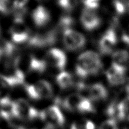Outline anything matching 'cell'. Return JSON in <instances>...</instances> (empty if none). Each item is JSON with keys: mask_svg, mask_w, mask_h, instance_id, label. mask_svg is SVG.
<instances>
[{"mask_svg": "<svg viewBox=\"0 0 129 129\" xmlns=\"http://www.w3.org/2000/svg\"><path fill=\"white\" fill-rule=\"evenodd\" d=\"M104 64L100 55L94 51L82 52L76 58L75 72L79 78L87 79L101 72Z\"/></svg>", "mask_w": 129, "mask_h": 129, "instance_id": "obj_1", "label": "cell"}, {"mask_svg": "<svg viewBox=\"0 0 129 129\" xmlns=\"http://www.w3.org/2000/svg\"><path fill=\"white\" fill-rule=\"evenodd\" d=\"M62 105L64 109L70 112L93 113L96 110L92 101L81 93H72L68 95L62 100Z\"/></svg>", "mask_w": 129, "mask_h": 129, "instance_id": "obj_2", "label": "cell"}, {"mask_svg": "<svg viewBox=\"0 0 129 129\" xmlns=\"http://www.w3.org/2000/svg\"><path fill=\"white\" fill-rule=\"evenodd\" d=\"M26 92L34 100L47 99L53 95V89L50 83L46 80H40L35 84L26 85Z\"/></svg>", "mask_w": 129, "mask_h": 129, "instance_id": "obj_3", "label": "cell"}, {"mask_svg": "<svg viewBox=\"0 0 129 129\" xmlns=\"http://www.w3.org/2000/svg\"><path fill=\"white\" fill-rule=\"evenodd\" d=\"M62 42L66 49L76 51L84 48L87 40L83 34L72 28H68L63 30Z\"/></svg>", "mask_w": 129, "mask_h": 129, "instance_id": "obj_4", "label": "cell"}, {"mask_svg": "<svg viewBox=\"0 0 129 129\" xmlns=\"http://www.w3.org/2000/svg\"><path fill=\"white\" fill-rule=\"evenodd\" d=\"M39 118L47 124V127L54 129L64 124L65 117L60 108L57 105H53L40 112Z\"/></svg>", "mask_w": 129, "mask_h": 129, "instance_id": "obj_5", "label": "cell"}, {"mask_svg": "<svg viewBox=\"0 0 129 129\" xmlns=\"http://www.w3.org/2000/svg\"><path fill=\"white\" fill-rule=\"evenodd\" d=\"M15 117L22 121H33L40 117V112L23 99L15 101Z\"/></svg>", "mask_w": 129, "mask_h": 129, "instance_id": "obj_6", "label": "cell"}, {"mask_svg": "<svg viewBox=\"0 0 129 129\" xmlns=\"http://www.w3.org/2000/svg\"><path fill=\"white\" fill-rule=\"evenodd\" d=\"M9 32L12 41L15 44L26 43L31 37L29 29L22 18H15Z\"/></svg>", "mask_w": 129, "mask_h": 129, "instance_id": "obj_7", "label": "cell"}, {"mask_svg": "<svg viewBox=\"0 0 129 129\" xmlns=\"http://www.w3.org/2000/svg\"><path fill=\"white\" fill-rule=\"evenodd\" d=\"M79 89L86 93L85 96L92 101H101L106 100L108 96V91L106 86L100 83H95L89 85L83 83L79 85Z\"/></svg>", "mask_w": 129, "mask_h": 129, "instance_id": "obj_8", "label": "cell"}, {"mask_svg": "<svg viewBox=\"0 0 129 129\" xmlns=\"http://www.w3.org/2000/svg\"><path fill=\"white\" fill-rule=\"evenodd\" d=\"M43 59L47 65L60 71L64 70L68 62L66 53L59 48H51L48 50Z\"/></svg>", "mask_w": 129, "mask_h": 129, "instance_id": "obj_9", "label": "cell"}, {"mask_svg": "<svg viewBox=\"0 0 129 129\" xmlns=\"http://www.w3.org/2000/svg\"><path fill=\"white\" fill-rule=\"evenodd\" d=\"M117 41V35L115 30L112 28L107 29L99 40L98 46L100 53L104 55L113 53Z\"/></svg>", "mask_w": 129, "mask_h": 129, "instance_id": "obj_10", "label": "cell"}, {"mask_svg": "<svg viewBox=\"0 0 129 129\" xmlns=\"http://www.w3.org/2000/svg\"><path fill=\"white\" fill-rule=\"evenodd\" d=\"M126 69L111 63L110 68L105 72L107 81L114 87L123 85L126 81Z\"/></svg>", "mask_w": 129, "mask_h": 129, "instance_id": "obj_11", "label": "cell"}, {"mask_svg": "<svg viewBox=\"0 0 129 129\" xmlns=\"http://www.w3.org/2000/svg\"><path fill=\"white\" fill-rule=\"evenodd\" d=\"M81 23L83 28L88 31L97 29L101 24V19L94 10L85 8L80 17Z\"/></svg>", "mask_w": 129, "mask_h": 129, "instance_id": "obj_12", "label": "cell"}, {"mask_svg": "<svg viewBox=\"0 0 129 129\" xmlns=\"http://www.w3.org/2000/svg\"><path fill=\"white\" fill-rule=\"evenodd\" d=\"M56 40V31L55 30L48 31L45 34H36L29 38L28 45L36 48H42L53 45Z\"/></svg>", "mask_w": 129, "mask_h": 129, "instance_id": "obj_13", "label": "cell"}, {"mask_svg": "<svg viewBox=\"0 0 129 129\" xmlns=\"http://www.w3.org/2000/svg\"><path fill=\"white\" fill-rule=\"evenodd\" d=\"M32 20L37 27L42 28L47 25L51 20L49 11L43 6H39L32 13Z\"/></svg>", "mask_w": 129, "mask_h": 129, "instance_id": "obj_14", "label": "cell"}, {"mask_svg": "<svg viewBox=\"0 0 129 129\" xmlns=\"http://www.w3.org/2000/svg\"><path fill=\"white\" fill-rule=\"evenodd\" d=\"M14 114L15 101L8 96H3L0 99V117L7 121Z\"/></svg>", "mask_w": 129, "mask_h": 129, "instance_id": "obj_15", "label": "cell"}, {"mask_svg": "<svg viewBox=\"0 0 129 129\" xmlns=\"http://www.w3.org/2000/svg\"><path fill=\"white\" fill-rule=\"evenodd\" d=\"M56 82L62 90H68L74 85V79L72 74L62 70L60 71L56 77Z\"/></svg>", "mask_w": 129, "mask_h": 129, "instance_id": "obj_16", "label": "cell"}, {"mask_svg": "<svg viewBox=\"0 0 129 129\" xmlns=\"http://www.w3.org/2000/svg\"><path fill=\"white\" fill-rule=\"evenodd\" d=\"M112 63L127 70L129 65V52L126 50H117L112 53Z\"/></svg>", "mask_w": 129, "mask_h": 129, "instance_id": "obj_17", "label": "cell"}, {"mask_svg": "<svg viewBox=\"0 0 129 129\" xmlns=\"http://www.w3.org/2000/svg\"><path fill=\"white\" fill-rule=\"evenodd\" d=\"M119 119L129 121V95L119 101L116 106V114Z\"/></svg>", "mask_w": 129, "mask_h": 129, "instance_id": "obj_18", "label": "cell"}, {"mask_svg": "<svg viewBox=\"0 0 129 129\" xmlns=\"http://www.w3.org/2000/svg\"><path fill=\"white\" fill-rule=\"evenodd\" d=\"M70 129H96V125L92 120L82 119L73 122Z\"/></svg>", "mask_w": 129, "mask_h": 129, "instance_id": "obj_19", "label": "cell"}, {"mask_svg": "<svg viewBox=\"0 0 129 129\" xmlns=\"http://www.w3.org/2000/svg\"><path fill=\"white\" fill-rule=\"evenodd\" d=\"M57 4L62 10L70 11L77 5V0H57Z\"/></svg>", "mask_w": 129, "mask_h": 129, "instance_id": "obj_20", "label": "cell"}, {"mask_svg": "<svg viewBox=\"0 0 129 129\" xmlns=\"http://www.w3.org/2000/svg\"><path fill=\"white\" fill-rule=\"evenodd\" d=\"M99 129H119L116 119L114 118H110L104 121L99 126Z\"/></svg>", "mask_w": 129, "mask_h": 129, "instance_id": "obj_21", "label": "cell"}, {"mask_svg": "<svg viewBox=\"0 0 129 129\" xmlns=\"http://www.w3.org/2000/svg\"><path fill=\"white\" fill-rule=\"evenodd\" d=\"M113 4L116 12L119 15H122L126 12V4L120 1V0H114L113 1Z\"/></svg>", "mask_w": 129, "mask_h": 129, "instance_id": "obj_22", "label": "cell"}, {"mask_svg": "<svg viewBox=\"0 0 129 129\" xmlns=\"http://www.w3.org/2000/svg\"><path fill=\"white\" fill-rule=\"evenodd\" d=\"M99 0H83L85 9L94 11H96V9L99 7Z\"/></svg>", "mask_w": 129, "mask_h": 129, "instance_id": "obj_23", "label": "cell"}, {"mask_svg": "<svg viewBox=\"0 0 129 129\" xmlns=\"http://www.w3.org/2000/svg\"><path fill=\"white\" fill-rule=\"evenodd\" d=\"M121 40L123 41L124 44L129 45V25L122 32Z\"/></svg>", "mask_w": 129, "mask_h": 129, "instance_id": "obj_24", "label": "cell"}, {"mask_svg": "<svg viewBox=\"0 0 129 129\" xmlns=\"http://www.w3.org/2000/svg\"><path fill=\"white\" fill-rule=\"evenodd\" d=\"M9 11H10L9 8L0 4V18L5 17L9 13Z\"/></svg>", "mask_w": 129, "mask_h": 129, "instance_id": "obj_25", "label": "cell"}, {"mask_svg": "<svg viewBox=\"0 0 129 129\" xmlns=\"http://www.w3.org/2000/svg\"><path fill=\"white\" fill-rule=\"evenodd\" d=\"M120 1H121L126 5H129V0H120Z\"/></svg>", "mask_w": 129, "mask_h": 129, "instance_id": "obj_26", "label": "cell"}]
</instances>
